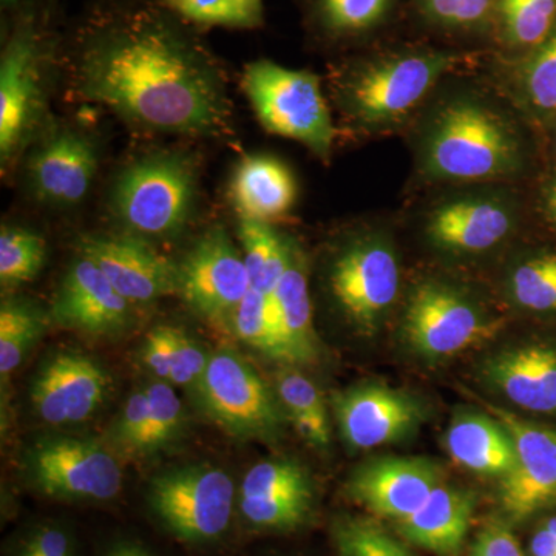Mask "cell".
<instances>
[{"label":"cell","mask_w":556,"mask_h":556,"mask_svg":"<svg viewBox=\"0 0 556 556\" xmlns=\"http://www.w3.org/2000/svg\"><path fill=\"white\" fill-rule=\"evenodd\" d=\"M84 100L153 131L217 138L230 102L217 58L156 0L100 3L65 43Z\"/></svg>","instance_id":"cell-1"},{"label":"cell","mask_w":556,"mask_h":556,"mask_svg":"<svg viewBox=\"0 0 556 556\" xmlns=\"http://www.w3.org/2000/svg\"><path fill=\"white\" fill-rule=\"evenodd\" d=\"M522 144L511 121L489 102L463 97L445 102L431 116L422 141L428 177L481 181L515 174Z\"/></svg>","instance_id":"cell-2"},{"label":"cell","mask_w":556,"mask_h":556,"mask_svg":"<svg viewBox=\"0 0 556 556\" xmlns=\"http://www.w3.org/2000/svg\"><path fill=\"white\" fill-rule=\"evenodd\" d=\"M56 49L50 2L25 0L10 14L0 56V160L3 167L25 148L38 127L43 79Z\"/></svg>","instance_id":"cell-3"},{"label":"cell","mask_w":556,"mask_h":556,"mask_svg":"<svg viewBox=\"0 0 556 556\" xmlns=\"http://www.w3.org/2000/svg\"><path fill=\"white\" fill-rule=\"evenodd\" d=\"M199 174L188 155L155 152L131 161L115 178L110 207L130 236L167 240L195 214Z\"/></svg>","instance_id":"cell-4"},{"label":"cell","mask_w":556,"mask_h":556,"mask_svg":"<svg viewBox=\"0 0 556 556\" xmlns=\"http://www.w3.org/2000/svg\"><path fill=\"white\" fill-rule=\"evenodd\" d=\"M236 482L207 464L172 468L150 479L146 507L156 526L182 546L215 547L232 532L237 515Z\"/></svg>","instance_id":"cell-5"},{"label":"cell","mask_w":556,"mask_h":556,"mask_svg":"<svg viewBox=\"0 0 556 556\" xmlns=\"http://www.w3.org/2000/svg\"><path fill=\"white\" fill-rule=\"evenodd\" d=\"M457 58L439 51L388 54L348 68L339 80V101L364 129H383L407 118Z\"/></svg>","instance_id":"cell-6"},{"label":"cell","mask_w":556,"mask_h":556,"mask_svg":"<svg viewBox=\"0 0 556 556\" xmlns=\"http://www.w3.org/2000/svg\"><path fill=\"white\" fill-rule=\"evenodd\" d=\"M241 83L266 130L294 139L318 159H328L334 142V126L316 75L260 60L247 65Z\"/></svg>","instance_id":"cell-7"},{"label":"cell","mask_w":556,"mask_h":556,"mask_svg":"<svg viewBox=\"0 0 556 556\" xmlns=\"http://www.w3.org/2000/svg\"><path fill=\"white\" fill-rule=\"evenodd\" d=\"M193 394L204 415L240 441H276L288 417L276 391L229 348L211 354Z\"/></svg>","instance_id":"cell-8"},{"label":"cell","mask_w":556,"mask_h":556,"mask_svg":"<svg viewBox=\"0 0 556 556\" xmlns=\"http://www.w3.org/2000/svg\"><path fill=\"white\" fill-rule=\"evenodd\" d=\"M24 471L33 492L53 501L108 504L123 492L118 456L97 439H38L24 453Z\"/></svg>","instance_id":"cell-9"},{"label":"cell","mask_w":556,"mask_h":556,"mask_svg":"<svg viewBox=\"0 0 556 556\" xmlns=\"http://www.w3.org/2000/svg\"><path fill=\"white\" fill-rule=\"evenodd\" d=\"M399 265L393 248L378 236L345 244L328 270V287L343 316L364 331L379 321L397 299Z\"/></svg>","instance_id":"cell-10"},{"label":"cell","mask_w":556,"mask_h":556,"mask_svg":"<svg viewBox=\"0 0 556 556\" xmlns=\"http://www.w3.org/2000/svg\"><path fill=\"white\" fill-rule=\"evenodd\" d=\"M179 266L178 295L197 316L215 325H230L251 291L243 252L223 228L206 230Z\"/></svg>","instance_id":"cell-11"},{"label":"cell","mask_w":556,"mask_h":556,"mask_svg":"<svg viewBox=\"0 0 556 556\" xmlns=\"http://www.w3.org/2000/svg\"><path fill=\"white\" fill-rule=\"evenodd\" d=\"M404 334L417 353L447 357L492 338L495 324L456 289L426 281L409 295Z\"/></svg>","instance_id":"cell-12"},{"label":"cell","mask_w":556,"mask_h":556,"mask_svg":"<svg viewBox=\"0 0 556 556\" xmlns=\"http://www.w3.org/2000/svg\"><path fill=\"white\" fill-rule=\"evenodd\" d=\"M112 386L97 358L80 351H58L33 378L30 401L43 424L76 426L97 415Z\"/></svg>","instance_id":"cell-13"},{"label":"cell","mask_w":556,"mask_h":556,"mask_svg":"<svg viewBox=\"0 0 556 556\" xmlns=\"http://www.w3.org/2000/svg\"><path fill=\"white\" fill-rule=\"evenodd\" d=\"M492 408L517 450L514 470L501 479L500 503L514 522L556 507V431L526 422L503 408Z\"/></svg>","instance_id":"cell-14"},{"label":"cell","mask_w":556,"mask_h":556,"mask_svg":"<svg viewBox=\"0 0 556 556\" xmlns=\"http://www.w3.org/2000/svg\"><path fill=\"white\" fill-rule=\"evenodd\" d=\"M340 437L354 450H371L415 433L426 419L422 405L405 391L362 383L332 396Z\"/></svg>","instance_id":"cell-15"},{"label":"cell","mask_w":556,"mask_h":556,"mask_svg":"<svg viewBox=\"0 0 556 556\" xmlns=\"http://www.w3.org/2000/svg\"><path fill=\"white\" fill-rule=\"evenodd\" d=\"M80 254L102 270L113 288L134 305L178 295L179 266L137 236H90Z\"/></svg>","instance_id":"cell-16"},{"label":"cell","mask_w":556,"mask_h":556,"mask_svg":"<svg viewBox=\"0 0 556 556\" xmlns=\"http://www.w3.org/2000/svg\"><path fill=\"white\" fill-rule=\"evenodd\" d=\"M134 303L123 298L89 257L79 254L62 277L50 320L90 336H118L135 320Z\"/></svg>","instance_id":"cell-17"},{"label":"cell","mask_w":556,"mask_h":556,"mask_svg":"<svg viewBox=\"0 0 556 556\" xmlns=\"http://www.w3.org/2000/svg\"><path fill=\"white\" fill-rule=\"evenodd\" d=\"M439 484L441 468L433 460L390 456L356 468L348 479L346 493L376 517L397 522L415 514Z\"/></svg>","instance_id":"cell-18"},{"label":"cell","mask_w":556,"mask_h":556,"mask_svg":"<svg viewBox=\"0 0 556 556\" xmlns=\"http://www.w3.org/2000/svg\"><path fill=\"white\" fill-rule=\"evenodd\" d=\"M98 164L97 146L87 135L68 127L53 130L28 160V186L42 203L76 206L89 195Z\"/></svg>","instance_id":"cell-19"},{"label":"cell","mask_w":556,"mask_h":556,"mask_svg":"<svg viewBox=\"0 0 556 556\" xmlns=\"http://www.w3.org/2000/svg\"><path fill=\"white\" fill-rule=\"evenodd\" d=\"M485 379L527 412L556 413V348L527 345L490 357Z\"/></svg>","instance_id":"cell-20"},{"label":"cell","mask_w":556,"mask_h":556,"mask_svg":"<svg viewBox=\"0 0 556 556\" xmlns=\"http://www.w3.org/2000/svg\"><path fill=\"white\" fill-rule=\"evenodd\" d=\"M510 208L500 200L463 199L434 208L427 233L452 252H484L501 243L511 229Z\"/></svg>","instance_id":"cell-21"},{"label":"cell","mask_w":556,"mask_h":556,"mask_svg":"<svg viewBox=\"0 0 556 556\" xmlns=\"http://www.w3.org/2000/svg\"><path fill=\"white\" fill-rule=\"evenodd\" d=\"M475 507L473 493L441 482L415 514L396 522L397 530L417 547L439 556H456L470 530Z\"/></svg>","instance_id":"cell-22"},{"label":"cell","mask_w":556,"mask_h":556,"mask_svg":"<svg viewBox=\"0 0 556 556\" xmlns=\"http://www.w3.org/2000/svg\"><path fill=\"white\" fill-rule=\"evenodd\" d=\"M229 199L239 218L270 225L294 207L298 181L283 161L255 153L237 164L230 177Z\"/></svg>","instance_id":"cell-23"},{"label":"cell","mask_w":556,"mask_h":556,"mask_svg":"<svg viewBox=\"0 0 556 556\" xmlns=\"http://www.w3.org/2000/svg\"><path fill=\"white\" fill-rule=\"evenodd\" d=\"M269 299L287 364H314L320 354V342L313 325L306 258L294 241H291L287 270Z\"/></svg>","instance_id":"cell-24"},{"label":"cell","mask_w":556,"mask_h":556,"mask_svg":"<svg viewBox=\"0 0 556 556\" xmlns=\"http://www.w3.org/2000/svg\"><path fill=\"white\" fill-rule=\"evenodd\" d=\"M445 447L460 467L503 479L517 464V450L507 428L497 419L464 413L455 417L445 434Z\"/></svg>","instance_id":"cell-25"},{"label":"cell","mask_w":556,"mask_h":556,"mask_svg":"<svg viewBox=\"0 0 556 556\" xmlns=\"http://www.w3.org/2000/svg\"><path fill=\"white\" fill-rule=\"evenodd\" d=\"M239 237L252 289L270 298L287 270L291 240L249 218H239Z\"/></svg>","instance_id":"cell-26"},{"label":"cell","mask_w":556,"mask_h":556,"mask_svg":"<svg viewBox=\"0 0 556 556\" xmlns=\"http://www.w3.org/2000/svg\"><path fill=\"white\" fill-rule=\"evenodd\" d=\"M276 393L299 433L314 447L327 448L331 428L327 404L318 388L294 369H285L276 376Z\"/></svg>","instance_id":"cell-27"},{"label":"cell","mask_w":556,"mask_h":556,"mask_svg":"<svg viewBox=\"0 0 556 556\" xmlns=\"http://www.w3.org/2000/svg\"><path fill=\"white\" fill-rule=\"evenodd\" d=\"M50 314L27 300H3L0 306V376L7 386L49 325Z\"/></svg>","instance_id":"cell-28"},{"label":"cell","mask_w":556,"mask_h":556,"mask_svg":"<svg viewBox=\"0 0 556 556\" xmlns=\"http://www.w3.org/2000/svg\"><path fill=\"white\" fill-rule=\"evenodd\" d=\"M193 28L257 30L265 24V0H156Z\"/></svg>","instance_id":"cell-29"},{"label":"cell","mask_w":556,"mask_h":556,"mask_svg":"<svg viewBox=\"0 0 556 556\" xmlns=\"http://www.w3.org/2000/svg\"><path fill=\"white\" fill-rule=\"evenodd\" d=\"M504 38L515 47H540L556 28V0H495Z\"/></svg>","instance_id":"cell-30"},{"label":"cell","mask_w":556,"mask_h":556,"mask_svg":"<svg viewBox=\"0 0 556 556\" xmlns=\"http://www.w3.org/2000/svg\"><path fill=\"white\" fill-rule=\"evenodd\" d=\"M47 258V243L35 230L3 225L0 230V283L16 288L39 276Z\"/></svg>","instance_id":"cell-31"},{"label":"cell","mask_w":556,"mask_h":556,"mask_svg":"<svg viewBox=\"0 0 556 556\" xmlns=\"http://www.w3.org/2000/svg\"><path fill=\"white\" fill-rule=\"evenodd\" d=\"M331 540L339 556H416L378 522L351 515L332 519Z\"/></svg>","instance_id":"cell-32"},{"label":"cell","mask_w":556,"mask_h":556,"mask_svg":"<svg viewBox=\"0 0 556 556\" xmlns=\"http://www.w3.org/2000/svg\"><path fill=\"white\" fill-rule=\"evenodd\" d=\"M232 329L241 342L274 361L287 364V354L268 295L251 289L237 309Z\"/></svg>","instance_id":"cell-33"},{"label":"cell","mask_w":556,"mask_h":556,"mask_svg":"<svg viewBox=\"0 0 556 556\" xmlns=\"http://www.w3.org/2000/svg\"><path fill=\"white\" fill-rule=\"evenodd\" d=\"M298 495L316 492L305 468L289 459L263 460L244 475L239 489V497L244 500Z\"/></svg>","instance_id":"cell-34"},{"label":"cell","mask_w":556,"mask_h":556,"mask_svg":"<svg viewBox=\"0 0 556 556\" xmlns=\"http://www.w3.org/2000/svg\"><path fill=\"white\" fill-rule=\"evenodd\" d=\"M391 0H314V17L321 30L334 38L361 35L378 27Z\"/></svg>","instance_id":"cell-35"},{"label":"cell","mask_w":556,"mask_h":556,"mask_svg":"<svg viewBox=\"0 0 556 556\" xmlns=\"http://www.w3.org/2000/svg\"><path fill=\"white\" fill-rule=\"evenodd\" d=\"M5 556H83L73 527L60 519L27 522L10 538Z\"/></svg>","instance_id":"cell-36"},{"label":"cell","mask_w":556,"mask_h":556,"mask_svg":"<svg viewBox=\"0 0 556 556\" xmlns=\"http://www.w3.org/2000/svg\"><path fill=\"white\" fill-rule=\"evenodd\" d=\"M510 291L522 308L556 311V255H541L519 265L511 274Z\"/></svg>","instance_id":"cell-37"},{"label":"cell","mask_w":556,"mask_h":556,"mask_svg":"<svg viewBox=\"0 0 556 556\" xmlns=\"http://www.w3.org/2000/svg\"><path fill=\"white\" fill-rule=\"evenodd\" d=\"M149 399L148 455L169 447L185 430L186 413L174 386L156 380L146 388Z\"/></svg>","instance_id":"cell-38"},{"label":"cell","mask_w":556,"mask_h":556,"mask_svg":"<svg viewBox=\"0 0 556 556\" xmlns=\"http://www.w3.org/2000/svg\"><path fill=\"white\" fill-rule=\"evenodd\" d=\"M522 83L533 108L544 112L556 110V28L527 62Z\"/></svg>","instance_id":"cell-39"},{"label":"cell","mask_w":556,"mask_h":556,"mask_svg":"<svg viewBox=\"0 0 556 556\" xmlns=\"http://www.w3.org/2000/svg\"><path fill=\"white\" fill-rule=\"evenodd\" d=\"M149 424V399L144 388L127 397L110 431L112 444L123 452L148 455Z\"/></svg>","instance_id":"cell-40"},{"label":"cell","mask_w":556,"mask_h":556,"mask_svg":"<svg viewBox=\"0 0 556 556\" xmlns=\"http://www.w3.org/2000/svg\"><path fill=\"white\" fill-rule=\"evenodd\" d=\"M211 354L188 331L177 328L169 378L170 386L195 390L206 372Z\"/></svg>","instance_id":"cell-41"},{"label":"cell","mask_w":556,"mask_h":556,"mask_svg":"<svg viewBox=\"0 0 556 556\" xmlns=\"http://www.w3.org/2000/svg\"><path fill=\"white\" fill-rule=\"evenodd\" d=\"M427 16L448 28L478 27L495 11V0H419Z\"/></svg>","instance_id":"cell-42"},{"label":"cell","mask_w":556,"mask_h":556,"mask_svg":"<svg viewBox=\"0 0 556 556\" xmlns=\"http://www.w3.org/2000/svg\"><path fill=\"white\" fill-rule=\"evenodd\" d=\"M175 334H177V327L163 325V327L153 328L142 343V364L156 379L164 380V382H169L170 378Z\"/></svg>","instance_id":"cell-43"},{"label":"cell","mask_w":556,"mask_h":556,"mask_svg":"<svg viewBox=\"0 0 556 556\" xmlns=\"http://www.w3.org/2000/svg\"><path fill=\"white\" fill-rule=\"evenodd\" d=\"M470 556H525V552L506 525L493 522L479 533Z\"/></svg>","instance_id":"cell-44"},{"label":"cell","mask_w":556,"mask_h":556,"mask_svg":"<svg viewBox=\"0 0 556 556\" xmlns=\"http://www.w3.org/2000/svg\"><path fill=\"white\" fill-rule=\"evenodd\" d=\"M98 556H160L148 541L134 533H116L102 543Z\"/></svg>","instance_id":"cell-45"},{"label":"cell","mask_w":556,"mask_h":556,"mask_svg":"<svg viewBox=\"0 0 556 556\" xmlns=\"http://www.w3.org/2000/svg\"><path fill=\"white\" fill-rule=\"evenodd\" d=\"M530 551L533 556H556V538L541 527L533 536Z\"/></svg>","instance_id":"cell-46"},{"label":"cell","mask_w":556,"mask_h":556,"mask_svg":"<svg viewBox=\"0 0 556 556\" xmlns=\"http://www.w3.org/2000/svg\"><path fill=\"white\" fill-rule=\"evenodd\" d=\"M24 2L25 0H0V5H2L3 11H7V14H11L20 9Z\"/></svg>","instance_id":"cell-47"},{"label":"cell","mask_w":556,"mask_h":556,"mask_svg":"<svg viewBox=\"0 0 556 556\" xmlns=\"http://www.w3.org/2000/svg\"><path fill=\"white\" fill-rule=\"evenodd\" d=\"M547 207L548 211H551V214L554 215V218L556 219V181L554 182V186H552L551 192H548Z\"/></svg>","instance_id":"cell-48"},{"label":"cell","mask_w":556,"mask_h":556,"mask_svg":"<svg viewBox=\"0 0 556 556\" xmlns=\"http://www.w3.org/2000/svg\"><path fill=\"white\" fill-rule=\"evenodd\" d=\"M551 535L556 538V517L547 519L546 525L543 526Z\"/></svg>","instance_id":"cell-49"}]
</instances>
